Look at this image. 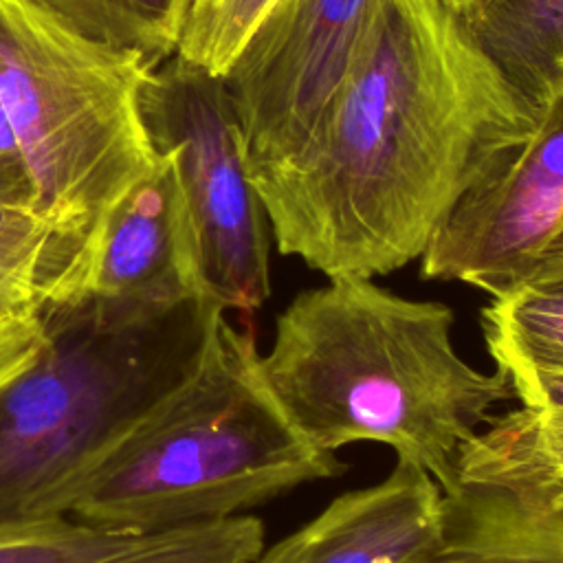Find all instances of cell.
<instances>
[{
    "mask_svg": "<svg viewBox=\"0 0 563 563\" xmlns=\"http://www.w3.org/2000/svg\"><path fill=\"white\" fill-rule=\"evenodd\" d=\"M460 484L504 486L563 510V409L493 416L457 457Z\"/></svg>",
    "mask_w": 563,
    "mask_h": 563,
    "instance_id": "9a60e30c",
    "label": "cell"
},
{
    "mask_svg": "<svg viewBox=\"0 0 563 563\" xmlns=\"http://www.w3.org/2000/svg\"><path fill=\"white\" fill-rule=\"evenodd\" d=\"M152 70L145 57L88 40L31 0H0V99L40 218L90 235L156 167L141 108Z\"/></svg>",
    "mask_w": 563,
    "mask_h": 563,
    "instance_id": "5b68a950",
    "label": "cell"
},
{
    "mask_svg": "<svg viewBox=\"0 0 563 563\" xmlns=\"http://www.w3.org/2000/svg\"><path fill=\"white\" fill-rule=\"evenodd\" d=\"M537 112L442 0H374L312 134L249 178L282 255L374 279L422 257Z\"/></svg>",
    "mask_w": 563,
    "mask_h": 563,
    "instance_id": "6da1fadb",
    "label": "cell"
},
{
    "mask_svg": "<svg viewBox=\"0 0 563 563\" xmlns=\"http://www.w3.org/2000/svg\"><path fill=\"white\" fill-rule=\"evenodd\" d=\"M141 108L174 165L198 301L251 319L271 295L268 220L222 77L174 55L147 75Z\"/></svg>",
    "mask_w": 563,
    "mask_h": 563,
    "instance_id": "8992f818",
    "label": "cell"
},
{
    "mask_svg": "<svg viewBox=\"0 0 563 563\" xmlns=\"http://www.w3.org/2000/svg\"><path fill=\"white\" fill-rule=\"evenodd\" d=\"M79 35L132 51L154 68L176 55L194 0H31Z\"/></svg>",
    "mask_w": 563,
    "mask_h": 563,
    "instance_id": "e0dca14e",
    "label": "cell"
},
{
    "mask_svg": "<svg viewBox=\"0 0 563 563\" xmlns=\"http://www.w3.org/2000/svg\"><path fill=\"white\" fill-rule=\"evenodd\" d=\"M413 563H563V510L504 486L444 495V528Z\"/></svg>",
    "mask_w": 563,
    "mask_h": 563,
    "instance_id": "7c38bea8",
    "label": "cell"
},
{
    "mask_svg": "<svg viewBox=\"0 0 563 563\" xmlns=\"http://www.w3.org/2000/svg\"><path fill=\"white\" fill-rule=\"evenodd\" d=\"M539 110L563 88V0H442Z\"/></svg>",
    "mask_w": 563,
    "mask_h": 563,
    "instance_id": "5bb4252c",
    "label": "cell"
},
{
    "mask_svg": "<svg viewBox=\"0 0 563 563\" xmlns=\"http://www.w3.org/2000/svg\"><path fill=\"white\" fill-rule=\"evenodd\" d=\"M40 317L22 321L0 334V385L31 363L40 347Z\"/></svg>",
    "mask_w": 563,
    "mask_h": 563,
    "instance_id": "d6986e66",
    "label": "cell"
},
{
    "mask_svg": "<svg viewBox=\"0 0 563 563\" xmlns=\"http://www.w3.org/2000/svg\"><path fill=\"white\" fill-rule=\"evenodd\" d=\"M444 528V490L396 462L378 484L334 497L308 523L264 548L255 563H413Z\"/></svg>",
    "mask_w": 563,
    "mask_h": 563,
    "instance_id": "30bf717a",
    "label": "cell"
},
{
    "mask_svg": "<svg viewBox=\"0 0 563 563\" xmlns=\"http://www.w3.org/2000/svg\"><path fill=\"white\" fill-rule=\"evenodd\" d=\"M277 0H194L176 57L224 77Z\"/></svg>",
    "mask_w": 563,
    "mask_h": 563,
    "instance_id": "ac0fdd59",
    "label": "cell"
},
{
    "mask_svg": "<svg viewBox=\"0 0 563 563\" xmlns=\"http://www.w3.org/2000/svg\"><path fill=\"white\" fill-rule=\"evenodd\" d=\"M521 284L563 288V229L550 242V246L543 251V255L539 257V262L532 266V271L526 275Z\"/></svg>",
    "mask_w": 563,
    "mask_h": 563,
    "instance_id": "ffe728a7",
    "label": "cell"
},
{
    "mask_svg": "<svg viewBox=\"0 0 563 563\" xmlns=\"http://www.w3.org/2000/svg\"><path fill=\"white\" fill-rule=\"evenodd\" d=\"M90 235L0 202V301L29 314L86 295Z\"/></svg>",
    "mask_w": 563,
    "mask_h": 563,
    "instance_id": "2e32d148",
    "label": "cell"
},
{
    "mask_svg": "<svg viewBox=\"0 0 563 563\" xmlns=\"http://www.w3.org/2000/svg\"><path fill=\"white\" fill-rule=\"evenodd\" d=\"M205 312L95 295L37 312L35 356L0 385V523L68 515L84 477L183 376Z\"/></svg>",
    "mask_w": 563,
    "mask_h": 563,
    "instance_id": "277c9868",
    "label": "cell"
},
{
    "mask_svg": "<svg viewBox=\"0 0 563 563\" xmlns=\"http://www.w3.org/2000/svg\"><path fill=\"white\" fill-rule=\"evenodd\" d=\"M563 229V88L532 132L449 211L420 257V275L490 297L519 286Z\"/></svg>",
    "mask_w": 563,
    "mask_h": 563,
    "instance_id": "ba28073f",
    "label": "cell"
},
{
    "mask_svg": "<svg viewBox=\"0 0 563 563\" xmlns=\"http://www.w3.org/2000/svg\"><path fill=\"white\" fill-rule=\"evenodd\" d=\"M264 523L251 515L167 530L66 517L0 523V563H255Z\"/></svg>",
    "mask_w": 563,
    "mask_h": 563,
    "instance_id": "8fae6325",
    "label": "cell"
},
{
    "mask_svg": "<svg viewBox=\"0 0 563 563\" xmlns=\"http://www.w3.org/2000/svg\"><path fill=\"white\" fill-rule=\"evenodd\" d=\"M374 0H277L222 81L246 169L292 156L343 81Z\"/></svg>",
    "mask_w": 563,
    "mask_h": 563,
    "instance_id": "52a82bcc",
    "label": "cell"
},
{
    "mask_svg": "<svg viewBox=\"0 0 563 563\" xmlns=\"http://www.w3.org/2000/svg\"><path fill=\"white\" fill-rule=\"evenodd\" d=\"M345 468L275 400L251 319L238 328L227 310L207 306L187 369L84 477L68 515L167 530L244 515Z\"/></svg>",
    "mask_w": 563,
    "mask_h": 563,
    "instance_id": "3957f363",
    "label": "cell"
},
{
    "mask_svg": "<svg viewBox=\"0 0 563 563\" xmlns=\"http://www.w3.org/2000/svg\"><path fill=\"white\" fill-rule=\"evenodd\" d=\"M482 332L523 407L563 409V288L519 284L490 297Z\"/></svg>",
    "mask_w": 563,
    "mask_h": 563,
    "instance_id": "4fadbf2b",
    "label": "cell"
},
{
    "mask_svg": "<svg viewBox=\"0 0 563 563\" xmlns=\"http://www.w3.org/2000/svg\"><path fill=\"white\" fill-rule=\"evenodd\" d=\"M86 295L156 310L200 303L185 211L167 154L158 152L156 167L92 229Z\"/></svg>",
    "mask_w": 563,
    "mask_h": 563,
    "instance_id": "9c48e42d",
    "label": "cell"
},
{
    "mask_svg": "<svg viewBox=\"0 0 563 563\" xmlns=\"http://www.w3.org/2000/svg\"><path fill=\"white\" fill-rule=\"evenodd\" d=\"M33 317H35V314L20 312V310H15V308H11V306H7V303L0 301V334L7 332V330H11L13 325H18V323H22V321L33 319Z\"/></svg>",
    "mask_w": 563,
    "mask_h": 563,
    "instance_id": "44dd1931",
    "label": "cell"
},
{
    "mask_svg": "<svg viewBox=\"0 0 563 563\" xmlns=\"http://www.w3.org/2000/svg\"><path fill=\"white\" fill-rule=\"evenodd\" d=\"M453 323L442 301L334 277L277 314L262 372L314 449L380 442L457 495L460 451L515 391L499 369L486 374L460 356Z\"/></svg>",
    "mask_w": 563,
    "mask_h": 563,
    "instance_id": "7a4b0ae2",
    "label": "cell"
}]
</instances>
